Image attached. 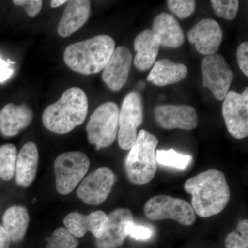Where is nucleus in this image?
<instances>
[{
  "label": "nucleus",
  "instance_id": "obj_35",
  "mask_svg": "<svg viewBox=\"0 0 248 248\" xmlns=\"http://www.w3.org/2000/svg\"><path fill=\"white\" fill-rule=\"evenodd\" d=\"M68 2L66 0H52L50 1V6H51L53 9H55V8H58L59 6H61L62 5L66 4V3Z\"/></svg>",
  "mask_w": 248,
  "mask_h": 248
},
{
  "label": "nucleus",
  "instance_id": "obj_12",
  "mask_svg": "<svg viewBox=\"0 0 248 248\" xmlns=\"http://www.w3.org/2000/svg\"><path fill=\"white\" fill-rule=\"evenodd\" d=\"M155 119L156 124L165 130H192L198 124L195 108L187 105L158 106L155 109Z\"/></svg>",
  "mask_w": 248,
  "mask_h": 248
},
{
  "label": "nucleus",
  "instance_id": "obj_13",
  "mask_svg": "<svg viewBox=\"0 0 248 248\" xmlns=\"http://www.w3.org/2000/svg\"><path fill=\"white\" fill-rule=\"evenodd\" d=\"M187 40L195 45L197 51L202 55L216 54L223 40V31L215 19H202L187 33Z\"/></svg>",
  "mask_w": 248,
  "mask_h": 248
},
{
  "label": "nucleus",
  "instance_id": "obj_28",
  "mask_svg": "<svg viewBox=\"0 0 248 248\" xmlns=\"http://www.w3.org/2000/svg\"><path fill=\"white\" fill-rule=\"evenodd\" d=\"M215 14L227 20H233L239 11L238 0H212L210 1Z\"/></svg>",
  "mask_w": 248,
  "mask_h": 248
},
{
  "label": "nucleus",
  "instance_id": "obj_22",
  "mask_svg": "<svg viewBox=\"0 0 248 248\" xmlns=\"http://www.w3.org/2000/svg\"><path fill=\"white\" fill-rule=\"evenodd\" d=\"M188 70L183 63H175L169 59L155 62L147 80L157 86L177 84L187 76Z\"/></svg>",
  "mask_w": 248,
  "mask_h": 248
},
{
  "label": "nucleus",
  "instance_id": "obj_27",
  "mask_svg": "<svg viewBox=\"0 0 248 248\" xmlns=\"http://www.w3.org/2000/svg\"><path fill=\"white\" fill-rule=\"evenodd\" d=\"M78 245V238L66 228H59L53 232L46 248H76Z\"/></svg>",
  "mask_w": 248,
  "mask_h": 248
},
{
  "label": "nucleus",
  "instance_id": "obj_18",
  "mask_svg": "<svg viewBox=\"0 0 248 248\" xmlns=\"http://www.w3.org/2000/svg\"><path fill=\"white\" fill-rule=\"evenodd\" d=\"M91 1L72 0L63 11L58 27V32L63 38L70 37L81 29L91 16Z\"/></svg>",
  "mask_w": 248,
  "mask_h": 248
},
{
  "label": "nucleus",
  "instance_id": "obj_8",
  "mask_svg": "<svg viewBox=\"0 0 248 248\" xmlns=\"http://www.w3.org/2000/svg\"><path fill=\"white\" fill-rule=\"evenodd\" d=\"M143 105L138 91L129 93L122 102L119 113L118 143L124 151H128L136 140L137 130L143 122Z\"/></svg>",
  "mask_w": 248,
  "mask_h": 248
},
{
  "label": "nucleus",
  "instance_id": "obj_16",
  "mask_svg": "<svg viewBox=\"0 0 248 248\" xmlns=\"http://www.w3.org/2000/svg\"><path fill=\"white\" fill-rule=\"evenodd\" d=\"M133 215L129 209L114 210L108 216L107 228L100 239L96 241L97 248H117L122 246L127 237L125 228L133 221Z\"/></svg>",
  "mask_w": 248,
  "mask_h": 248
},
{
  "label": "nucleus",
  "instance_id": "obj_9",
  "mask_svg": "<svg viewBox=\"0 0 248 248\" xmlns=\"http://www.w3.org/2000/svg\"><path fill=\"white\" fill-rule=\"evenodd\" d=\"M203 86L208 88L217 99L223 101L229 91L234 73L220 54L205 56L202 62Z\"/></svg>",
  "mask_w": 248,
  "mask_h": 248
},
{
  "label": "nucleus",
  "instance_id": "obj_5",
  "mask_svg": "<svg viewBox=\"0 0 248 248\" xmlns=\"http://www.w3.org/2000/svg\"><path fill=\"white\" fill-rule=\"evenodd\" d=\"M118 106L115 103H104L94 111L86 126L88 140L96 149L107 148L114 143L117 135Z\"/></svg>",
  "mask_w": 248,
  "mask_h": 248
},
{
  "label": "nucleus",
  "instance_id": "obj_31",
  "mask_svg": "<svg viewBox=\"0 0 248 248\" xmlns=\"http://www.w3.org/2000/svg\"><path fill=\"white\" fill-rule=\"evenodd\" d=\"M13 3L24 8L28 16L32 18L40 14L43 4V1L41 0H14Z\"/></svg>",
  "mask_w": 248,
  "mask_h": 248
},
{
  "label": "nucleus",
  "instance_id": "obj_7",
  "mask_svg": "<svg viewBox=\"0 0 248 248\" xmlns=\"http://www.w3.org/2000/svg\"><path fill=\"white\" fill-rule=\"evenodd\" d=\"M143 210L152 221L172 219L185 226H192L196 221V214L188 202L169 195L152 197L145 204Z\"/></svg>",
  "mask_w": 248,
  "mask_h": 248
},
{
  "label": "nucleus",
  "instance_id": "obj_32",
  "mask_svg": "<svg viewBox=\"0 0 248 248\" xmlns=\"http://www.w3.org/2000/svg\"><path fill=\"white\" fill-rule=\"evenodd\" d=\"M248 43L247 42H243L238 47L236 51L238 64L241 71L248 76Z\"/></svg>",
  "mask_w": 248,
  "mask_h": 248
},
{
  "label": "nucleus",
  "instance_id": "obj_20",
  "mask_svg": "<svg viewBox=\"0 0 248 248\" xmlns=\"http://www.w3.org/2000/svg\"><path fill=\"white\" fill-rule=\"evenodd\" d=\"M159 39L151 30L146 29L139 34L134 42V48L137 51L134 65L140 71H146L154 65L159 54Z\"/></svg>",
  "mask_w": 248,
  "mask_h": 248
},
{
  "label": "nucleus",
  "instance_id": "obj_10",
  "mask_svg": "<svg viewBox=\"0 0 248 248\" xmlns=\"http://www.w3.org/2000/svg\"><path fill=\"white\" fill-rule=\"evenodd\" d=\"M223 117L228 131L233 138L241 140L248 135V88L239 94L228 91L223 99Z\"/></svg>",
  "mask_w": 248,
  "mask_h": 248
},
{
  "label": "nucleus",
  "instance_id": "obj_24",
  "mask_svg": "<svg viewBox=\"0 0 248 248\" xmlns=\"http://www.w3.org/2000/svg\"><path fill=\"white\" fill-rule=\"evenodd\" d=\"M17 148L12 143L0 146V178L10 181L16 173L17 162Z\"/></svg>",
  "mask_w": 248,
  "mask_h": 248
},
{
  "label": "nucleus",
  "instance_id": "obj_19",
  "mask_svg": "<svg viewBox=\"0 0 248 248\" xmlns=\"http://www.w3.org/2000/svg\"><path fill=\"white\" fill-rule=\"evenodd\" d=\"M151 31L159 40L160 46L177 48L185 42V35L177 19L172 15L161 13L155 18Z\"/></svg>",
  "mask_w": 248,
  "mask_h": 248
},
{
  "label": "nucleus",
  "instance_id": "obj_11",
  "mask_svg": "<svg viewBox=\"0 0 248 248\" xmlns=\"http://www.w3.org/2000/svg\"><path fill=\"white\" fill-rule=\"evenodd\" d=\"M115 182V175L107 167L99 168L87 176L77 191L78 197L88 205H97L104 203Z\"/></svg>",
  "mask_w": 248,
  "mask_h": 248
},
{
  "label": "nucleus",
  "instance_id": "obj_17",
  "mask_svg": "<svg viewBox=\"0 0 248 248\" xmlns=\"http://www.w3.org/2000/svg\"><path fill=\"white\" fill-rule=\"evenodd\" d=\"M33 117L27 104L9 103L0 110V133L6 138L16 136L30 125Z\"/></svg>",
  "mask_w": 248,
  "mask_h": 248
},
{
  "label": "nucleus",
  "instance_id": "obj_14",
  "mask_svg": "<svg viewBox=\"0 0 248 248\" xmlns=\"http://www.w3.org/2000/svg\"><path fill=\"white\" fill-rule=\"evenodd\" d=\"M132 62L133 54L126 46L115 49L102 73L103 81L111 91H120L126 84Z\"/></svg>",
  "mask_w": 248,
  "mask_h": 248
},
{
  "label": "nucleus",
  "instance_id": "obj_29",
  "mask_svg": "<svg viewBox=\"0 0 248 248\" xmlns=\"http://www.w3.org/2000/svg\"><path fill=\"white\" fill-rule=\"evenodd\" d=\"M167 5L173 14L181 19L190 17L196 9L194 0H169Z\"/></svg>",
  "mask_w": 248,
  "mask_h": 248
},
{
  "label": "nucleus",
  "instance_id": "obj_15",
  "mask_svg": "<svg viewBox=\"0 0 248 248\" xmlns=\"http://www.w3.org/2000/svg\"><path fill=\"white\" fill-rule=\"evenodd\" d=\"M108 215L102 210L93 212L88 215L71 213L63 219L67 231L76 238L83 237L90 231L96 239H100L106 231Z\"/></svg>",
  "mask_w": 248,
  "mask_h": 248
},
{
  "label": "nucleus",
  "instance_id": "obj_23",
  "mask_svg": "<svg viewBox=\"0 0 248 248\" xmlns=\"http://www.w3.org/2000/svg\"><path fill=\"white\" fill-rule=\"evenodd\" d=\"M29 213L25 207L14 205L5 212L3 216L4 228L13 242H19L25 236L29 228Z\"/></svg>",
  "mask_w": 248,
  "mask_h": 248
},
{
  "label": "nucleus",
  "instance_id": "obj_2",
  "mask_svg": "<svg viewBox=\"0 0 248 248\" xmlns=\"http://www.w3.org/2000/svg\"><path fill=\"white\" fill-rule=\"evenodd\" d=\"M89 111L86 93L79 87L66 90L56 102L46 108L44 125L52 133L63 135L84 123Z\"/></svg>",
  "mask_w": 248,
  "mask_h": 248
},
{
  "label": "nucleus",
  "instance_id": "obj_21",
  "mask_svg": "<svg viewBox=\"0 0 248 248\" xmlns=\"http://www.w3.org/2000/svg\"><path fill=\"white\" fill-rule=\"evenodd\" d=\"M39 164V152L34 142L29 141L22 147L17 155L16 162V182L27 187L33 182Z\"/></svg>",
  "mask_w": 248,
  "mask_h": 248
},
{
  "label": "nucleus",
  "instance_id": "obj_1",
  "mask_svg": "<svg viewBox=\"0 0 248 248\" xmlns=\"http://www.w3.org/2000/svg\"><path fill=\"white\" fill-rule=\"evenodd\" d=\"M184 189L192 196L191 205L196 215L202 218L221 213L231 198L225 174L217 169L207 170L187 179Z\"/></svg>",
  "mask_w": 248,
  "mask_h": 248
},
{
  "label": "nucleus",
  "instance_id": "obj_34",
  "mask_svg": "<svg viewBox=\"0 0 248 248\" xmlns=\"http://www.w3.org/2000/svg\"><path fill=\"white\" fill-rule=\"evenodd\" d=\"M11 242V238L4 227L0 226V248H9Z\"/></svg>",
  "mask_w": 248,
  "mask_h": 248
},
{
  "label": "nucleus",
  "instance_id": "obj_25",
  "mask_svg": "<svg viewBox=\"0 0 248 248\" xmlns=\"http://www.w3.org/2000/svg\"><path fill=\"white\" fill-rule=\"evenodd\" d=\"M192 156L181 154L173 149L156 151V163L179 170H185L192 161Z\"/></svg>",
  "mask_w": 248,
  "mask_h": 248
},
{
  "label": "nucleus",
  "instance_id": "obj_4",
  "mask_svg": "<svg viewBox=\"0 0 248 248\" xmlns=\"http://www.w3.org/2000/svg\"><path fill=\"white\" fill-rule=\"evenodd\" d=\"M158 139L153 134L141 130L130 149L125 168L128 180L135 185H145L156 175V148Z\"/></svg>",
  "mask_w": 248,
  "mask_h": 248
},
{
  "label": "nucleus",
  "instance_id": "obj_33",
  "mask_svg": "<svg viewBox=\"0 0 248 248\" xmlns=\"http://www.w3.org/2000/svg\"><path fill=\"white\" fill-rule=\"evenodd\" d=\"M11 63H15L8 60L5 61L0 57V83L4 84L7 80H9L14 74V68H11Z\"/></svg>",
  "mask_w": 248,
  "mask_h": 248
},
{
  "label": "nucleus",
  "instance_id": "obj_30",
  "mask_svg": "<svg viewBox=\"0 0 248 248\" xmlns=\"http://www.w3.org/2000/svg\"><path fill=\"white\" fill-rule=\"evenodd\" d=\"M127 236L136 240H148L151 239L153 232L150 228L142 226H137L133 221L129 222L125 228Z\"/></svg>",
  "mask_w": 248,
  "mask_h": 248
},
{
  "label": "nucleus",
  "instance_id": "obj_6",
  "mask_svg": "<svg viewBox=\"0 0 248 248\" xmlns=\"http://www.w3.org/2000/svg\"><path fill=\"white\" fill-rule=\"evenodd\" d=\"M89 167V157L82 152H66L59 155L54 164L57 191L62 195L71 193Z\"/></svg>",
  "mask_w": 248,
  "mask_h": 248
},
{
  "label": "nucleus",
  "instance_id": "obj_26",
  "mask_svg": "<svg viewBox=\"0 0 248 248\" xmlns=\"http://www.w3.org/2000/svg\"><path fill=\"white\" fill-rule=\"evenodd\" d=\"M226 248H248V220L239 222L236 229L232 231L225 240Z\"/></svg>",
  "mask_w": 248,
  "mask_h": 248
},
{
  "label": "nucleus",
  "instance_id": "obj_3",
  "mask_svg": "<svg viewBox=\"0 0 248 248\" xmlns=\"http://www.w3.org/2000/svg\"><path fill=\"white\" fill-rule=\"evenodd\" d=\"M115 49V40L110 36H94L66 47L63 60L68 68L79 74H97L107 66Z\"/></svg>",
  "mask_w": 248,
  "mask_h": 248
}]
</instances>
